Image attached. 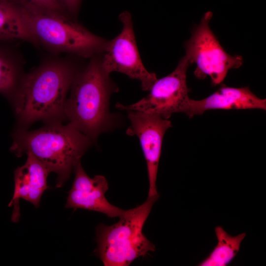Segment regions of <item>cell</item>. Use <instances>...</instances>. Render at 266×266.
<instances>
[{
  "mask_svg": "<svg viewBox=\"0 0 266 266\" xmlns=\"http://www.w3.org/2000/svg\"><path fill=\"white\" fill-rule=\"evenodd\" d=\"M189 65L184 56L172 72L157 79L146 97L130 105L117 103L116 107L121 110L158 114L166 119H168L173 113L182 112L190 99L186 82Z\"/></svg>",
  "mask_w": 266,
  "mask_h": 266,
  "instance_id": "ba28073f",
  "label": "cell"
},
{
  "mask_svg": "<svg viewBox=\"0 0 266 266\" xmlns=\"http://www.w3.org/2000/svg\"><path fill=\"white\" fill-rule=\"evenodd\" d=\"M75 177L68 193L65 207L97 211L110 218L119 217L125 210L111 204L105 197L108 190L106 179L102 175L89 176L81 161L74 167Z\"/></svg>",
  "mask_w": 266,
  "mask_h": 266,
  "instance_id": "30bf717a",
  "label": "cell"
},
{
  "mask_svg": "<svg viewBox=\"0 0 266 266\" xmlns=\"http://www.w3.org/2000/svg\"><path fill=\"white\" fill-rule=\"evenodd\" d=\"M266 110V100L256 96L249 87L234 88L223 86L208 97L200 100L190 98L183 109L189 117L202 114L211 109Z\"/></svg>",
  "mask_w": 266,
  "mask_h": 266,
  "instance_id": "8fae6325",
  "label": "cell"
},
{
  "mask_svg": "<svg viewBox=\"0 0 266 266\" xmlns=\"http://www.w3.org/2000/svg\"><path fill=\"white\" fill-rule=\"evenodd\" d=\"M0 42V93H14L19 83L20 63L10 48Z\"/></svg>",
  "mask_w": 266,
  "mask_h": 266,
  "instance_id": "9a60e30c",
  "label": "cell"
},
{
  "mask_svg": "<svg viewBox=\"0 0 266 266\" xmlns=\"http://www.w3.org/2000/svg\"><path fill=\"white\" fill-rule=\"evenodd\" d=\"M218 240L216 246L199 266H225L229 264L237 254L240 244L245 237L243 233L235 236H232L221 226L215 229Z\"/></svg>",
  "mask_w": 266,
  "mask_h": 266,
  "instance_id": "5bb4252c",
  "label": "cell"
},
{
  "mask_svg": "<svg viewBox=\"0 0 266 266\" xmlns=\"http://www.w3.org/2000/svg\"><path fill=\"white\" fill-rule=\"evenodd\" d=\"M119 19L122 24L120 33L107 41L101 54V65L104 70L124 73L131 78L138 80L144 91H149L157 80L155 73L148 71L140 58L136 43L133 22L131 14L125 11Z\"/></svg>",
  "mask_w": 266,
  "mask_h": 266,
  "instance_id": "52a82bcc",
  "label": "cell"
},
{
  "mask_svg": "<svg viewBox=\"0 0 266 266\" xmlns=\"http://www.w3.org/2000/svg\"><path fill=\"white\" fill-rule=\"evenodd\" d=\"M128 117L130 125L126 133L138 137L146 162L148 196H155L158 194L156 180L163 140L166 131L172 127L171 122L158 114L134 110L128 111Z\"/></svg>",
  "mask_w": 266,
  "mask_h": 266,
  "instance_id": "9c48e42d",
  "label": "cell"
},
{
  "mask_svg": "<svg viewBox=\"0 0 266 266\" xmlns=\"http://www.w3.org/2000/svg\"><path fill=\"white\" fill-rule=\"evenodd\" d=\"M66 11L72 17L75 15L82 0H59Z\"/></svg>",
  "mask_w": 266,
  "mask_h": 266,
  "instance_id": "e0dca14e",
  "label": "cell"
},
{
  "mask_svg": "<svg viewBox=\"0 0 266 266\" xmlns=\"http://www.w3.org/2000/svg\"><path fill=\"white\" fill-rule=\"evenodd\" d=\"M100 55L91 58L85 69L77 73L64 110L69 123L92 141L113 128L109 100L118 90L103 68Z\"/></svg>",
  "mask_w": 266,
  "mask_h": 266,
  "instance_id": "7a4b0ae2",
  "label": "cell"
},
{
  "mask_svg": "<svg viewBox=\"0 0 266 266\" xmlns=\"http://www.w3.org/2000/svg\"><path fill=\"white\" fill-rule=\"evenodd\" d=\"M77 72L71 62L55 59L44 62L25 75L13 93L19 122L52 121L64 115L67 95Z\"/></svg>",
  "mask_w": 266,
  "mask_h": 266,
  "instance_id": "6da1fadb",
  "label": "cell"
},
{
  "mask_svg": "<svg viewBox=\"0 0 266 266\" xmlns=\"http://www.w3.org/2000/svg\"><path fill=\"white\" fill-rule=\"evenodd\" d=\"M29 28L37 45L56 53L83 58L102 54L107 41L73 20L70 15L57 12L22 8Z\"/></svg>",
  "mask_w": 266,
  "mask_h": 266,
  "instance_id": "5b68a950",
  "label": "cell"
},
{
  "mask_svg": "<svg viewBox=\"0 0 266 266\" xmlns=\"http://www.w3.org/2000/svg\"><path fill=\"white\" fill-rule=\"evenodd\" d=\"M28 42L38 45L22 8L10 0H0V42Z\"/></svg>",
  "mask_w": 266,
  "mask_h": 266,
  "instance_id": "4fadbf2b",
  "label": "cell"
},
{
  "mask_svg": "<svg viewBox=\"0 0 266 266\" xmlns=\"http://www.w3.org/2000/svg\"><path fill=\"white\" fill-rule=\"evenodd\" d=\"M49 173L40 161L31 154H27L25 164L14 171V191L12 199L8 204L9 207L13 206L12 222H18L20 217V199L30 202L36 208L38 207L42 194L49 188L47 184Z\"/></svg>",
  "mask_w": 266,
  "mask_h": 266,
  "instance_id": "7c38bea8",
  "label": "cell"
},
{
  "mask_svg": "<svg viewBox=\"0 0 266 266\" xmlns=\"http://www.w3.org/2000/svg\"><path fill=\"white\" fill-rule=\"evenodd\" d=\"M10 0L25 9L53 11L69 15L64 9L59 0Z\"/></svg>",
  "mask_w": 266,
  "mask_h": 266,
  "instance_id": "2e32d148",
  "label": "cell"
},
{
  "mask_svg": "<svg viewBox=\"0 0 266 266\" xmlns=\"http://www.w3.org/2000/svg\"><path fill=\"white\" fill-rule=\"evenodd\" d=\"M212 17L211 12H206L194 28L185 42V56L190 64H196L194 74L198 79L209 76L215 86L222 83L230 69L240 67L243 60L241 56L225 51L209 26Z\"/></svg>",
  "mask_w": 266,
  "mask_h": 266,
  "instance_id": "8992f818",
  "label": "cell"
},
{
  "mask_svg": "<svg viewBox=\"0 0 266 266\" xmlns=\"http://www.w3.org/2000/svg\"><path fill=\"white\" fill-rule=\"evenodd\" d=\"M159 194L147 197L141 205L125 210L119 220L111 225H99L96 229L97 246L94 251L105 266H127L155 250L143 234L144 225Z\"/></svg>",
  "mask_w": 266,
  "mask_h": 266,
  "instance_id": "277c9868",
  "label": "cell"
},
{
  "mask_svg": "<svg viewBox=\"0 0 266 266\" xmlns=\"http://www.w3.org/2000/svg\"><path fill=\"white\" fill-rule=\"evenodd\" d=\"M91 141L71 123L65 125L52 121L38 130L17 131L10 150L18 157L33 155L49 172L57 175L56 186L61 187Z\"/></svg>",
  "mask_w": 266,
  "mask_h": 266,
  "instance_id": "3957f363",
  "label": "cell"
}]
</instances>
